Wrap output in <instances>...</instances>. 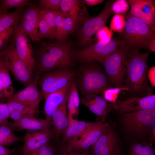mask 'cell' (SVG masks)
<instances>
[{
	"label": "cell",
	"instance_id": "cell-1",
	"mask_svg": "<svg viewBox=\"0 0 155 155\" xmlns=\"http://www.w3.org/2000/svg\"><path fill=\"white\" fill-rule=\"evenodd\" d=\"M73 52L66 41L43 44L36 59V72L40 75L57 69L70 67L73 63Z\"/></svg>",
	"mask_w": 155,
	"mask_h": 155
},
{
	"label": "cell",
	"instance_id": "cell-2",
	"mask_svg": "<svg viewBox=\"0 0 155 155\" xmlns=\"http://www.w3.org/2000/svg\"><path fill=\"white\" fill-rule=\"evenodd\" d=\"M139 49L129 48L123 87L135 94L148 90L147 59L148 52L140 53Z\"/></svg>",
	"mask_w": 155,
	"mask_h": 155
},
{
	"label": "cell",
	"instance_id": "cell-3",
	"mask_svg": "<svg viewBox=\"0 0 155 155\" xmlns=\"http://www.w3.org/2000/svg\"><path fill=\"white\" fill-rule=\"evenodd\" d=\"M80 68L78 84L84 96L90 94L102 95L112 84L102 69L99 66L85 63Z\"/></svg>",
	"mask_w": 155,
	"mask_h": 155
},
{
	"label": "cell",
	"instance_id": "cell-4",
	"mask_svg": "<svg viewBox=\"0 0 155 155\" xmlns=\"http://www.w3.org/2000/svg\"><path fill=\"white\" fill-rule=\"evenodd\" d=\"M125 20L121 40L130 49L148 47L151 40L155 38V28L133 16L129 11L126 13Z\"/></svg>",
	"mask_w": 155,
	"mask_h": 155
},
{
	"label": "cell",
	"instance_id": "cell-5",
	"mask_svg": "<svg viewBox=\"0 0 155 155\" xmlns=\"http://www.w3.org/2000/svg\"><path fill=\"white\" fill-rule=\"evenodd\" d=\"M129 48L124 42L104 60L102 64L108 78L115 87H123Z\"/></svg>",
	"mask_w": 155,
	"mask_h": 155
},
{
	"label": "cell",
	"instance_id": "cell-6",
	"mask_svg": "<svg viewBox=\"0 0 155 155\" xmlns=\"http://www.w3.org/2000/svg\"><path fill=\"white\" fill-rule=\"evenodd\" d=\"M122 113L121 120L123 127L132 135L142 136L150 132L155 124V108Z\"/></svg>",
	"mask_w": 155,
	"mask_h": 155
},
{
	"label": "cell",
	"instance_id": "cell-7",
	"mask_svg": "<svg viewBox=\"0 0 155 155\" xmlns=\"http://www.w3.org/2000/svg\"><path fill=\"white\" fill-rule=\"evenodd\" d=\"M124 43L121 40L112 38L109 42H96L82 49L74 50V59L84 63L98 61L101 64L106 58Z\"/></svg>",
	"mask_w": 155,
	"mask_h": 155
},
{
	"label": "cell",
	"instance_id": "cell-8",
	"mask_svg": "<svg viewBox=\"0 0 155 155\" xmlns=\"http://www.w3.org/2000/svg\"><path fill=\"white\" fill-rule=\"evenodd\" d=\"M113 0L107 1L101 12L96 16L84 22L77 32V42L80 46L85 47L92 44L94 40L93 35L103 27L113 13L111 9Z\"/></svg>",
	"mask_w": 155,
	"mask_h": 155
},
{
	"label": "cell",
	"instance_id": "cell-9",
	"mask_svg": "<svg viewBox=\"0 0 155 155\" xmlns=\"http://www.w3.org/2000/svg\"><path fill=\"white\" fill-rule=\"evenodd\" d=\"M75 73L70 67L57 69L46 72L39 79L40 94L43 97L60 89L75 80Z\"/></svg>",
	"mask_w": 155,
	"mask_h": 155
},
{
	"label": "cell",
	"instance_id": "cell-10",
	"mask_svg": "<svg viewBox=\"0 0 155 155\" xmlns=\"http://www.w3.org/2000/svg\"><path fill=\"white\" fill-rule=\"evenodd\" d=\"M0 54L7 60L9 71L16 79L26 87L28 85L33 78V72L19 58L13 44L7 45Z\"/></svg>",
	"mask_w": 155,
	"mask_h": 155
},
{
	"label": "cell",
	"instance_id": "cell-11",
	"mask_svg": "<svg viewBox=\"0 0 155 155\" xmlns=\"http://www.w3.org/2000/svg\"><path fill=\"white\" fill-rule=\"evenodd\" d=\"M10 41L19 58L30 70L34 72L36 69L34 52L28 36L18 26L15 27Z\"/></svg>",
	"mask_w": 155,
	"mask_h": 155
},
{
	"label": "cell",
	"instance_id": "cell-12",
	"mask_svg": "<svg viewBox=\"0 0 155 155\" xmlns=\"http://www.w3.org/2000/svg\"><path fill=\"white\" fill-rule=\"evenodd\" d=\"M110 126L106 122L100 121L95 127L80 136L69 140L65 145L75 151H81L91 147Z\"/></svg>",
	"mask_w": 155,
	"mask_h": 155
},
{
	"label": "cell",
	"instance_id": "cell-13",
	"mask_svg": "<svg viewBox=\"0 0 155 155\" xmlns=\"http://www.w3.org/2000/svg\"><path fill=\"white\" fill-rule=\"evenodd\" d=\"M93 155H117L121 152L117 135L110 126L91 147Z\"/></svg>",
	"mask_w": 155,
	"mask_h": 155
},
{
	"label": "cell",
	"instance_id": "cell-14",
	"mask_svg": "<svg viewBox=\"0 0 155 155\" xmlns=\"http://www.w3.org/2000/svg\"><path fill=\"white\" fill-rule=\"evenodd\" d=\"M40 75L36 72L31 82L24 89L14 94L10 99L18 101L38 112L42 97L37 87Z\"/></svg>",
	"mask_w": 155,
	"mask_h": 155
},
{
	"label": "cell",
	"instance_id": "cell-15",
	"mask_svg": "<svg viewBox=\"0 0 155 155\" xmlns=\"http://www.w3.org/2000/svg\"><path fill=\"white\" fill-rule=\"evenodd\" d=\"M54 139L52 128L44 130L27 131L24 137L22 152L23 155H29Z\"/></svg>",
	"mask_w": 155,
	"mask_h": 155
},
{
	"label": "cell",
	"instance_id": "cell-16",
	"mask_svg": "<svg viewBox=\"0 0 155 155\" xmlns=\"http://www.w3.org/2000/svg\"><path fill=\"white\" fill-rule=\"evenodd\" d=\"M40 11L38 6L30 4L23 11L17 26L33 42H36V28Z\"/></svg>",
	"mask_w": 155,
	"mask_h": 155
},
{
	"label": "cell",
	"instance_id": "cell-17",
	"mask_svg": "<svg viewBox=\"0 0 155 155\" xmlns=\"http://www.w3.org/2000/svg\"><path fill=\"white\" fill-rule=\"evenodd\" d=\"M115 109L122 113L135 112L155 108V95L150 94L142 97H135L123 101H117L113 104Z\"/></svg>",
	"mask_w": 155,
	"mask_h": 155
},
{
	"label": "cell",
	"instance_id": "cell-18",
	"mask_svg": "<svg viewBox=\"0 0 155 155\" xmlns=\"http://www.w3.org/2000/svg\"><path fill=\"white\" fill-rule=\"evenodd\" d=\"M81 103L101 119L104 123L110 111V106L103 96L90 94L84 96L80 100Z\"/></svg>",
	"mask_w": 155,
	"mask_h": 155
},
{
	"label": "cell",
	"instance_id": "cell-19",
	"mask_svg": "<svg viewBox=\"0 0 155 155\" xmlns=\"http://www.w3.org/2000/svg\"><path fill=\"white\" fill-rule=\"evenodd\" d=\"M73 80L64 87L50 93L44 97L45 102L44 111L46 119L52 121L53 115L63 101Z\"/></svg>",
	"mask_w": 155,
	"mask_h": 155
},
{
	"label": "cell",
	"instance_id": "cell-20",
	"mask_svg": "<svg viewBox=\"0 0 155 155\" xmlns=\"http://www.w3.org/2000/svg\"><path fill=\"white\" fill-rule=\"evenodd\" d=\"M34 115L25 117L17 121L9 122L8 126L12 129L16 128L27 131L44 130L51 128L53 124L52 121L46 119H39Z\"/></svg>",
	"mask_w": 155,
	"mask_h": 155
},
{
	"label": "cell",
	"instance_id": "cell-21",
	"mask_svg": "<svg viewBox=\"0 0 155 155\" xmlns=\"http://www.w3.org/2000/svg\"><path fill=\"white\" fill-rule=\"evenodd\" d=\"M100 121L90 122L75 120L69 124L61 135V145H66L70 140L79 137L98 125Z\"/></svg>",
	"mask_w": 155,
	"mask_h": 155
},
{
	"label": "cell",
	"instance_id": "cell-22",
	"mask_svg": "<svg viewBox=\"0 0 155 155\" xmlns=\"http://www.w3.org/2000/svg\"><path fill=\"white\" fill-rule=\"evenodd\" d=\"M9 71L7 60L0 54V99L8 100L14 94Z\"/></svg>",
	"mask_w": 155,
	"mask_h": 155
},
{
	"label": "cell",
	"instance_id": "cell-23",
	"mask_svg": "<svg viewBox=\"0 0 155 155\" xmlns=\"http://www.w3.org/2000/svg\"><path fill=\"white\" fill-rule=\"evenodd\" d=\"M68 94V92L63 101L52 117V121L53 124L52 129L55 135V139L59 137L69 125L66 108Z\"/></svg>",
	"mask_w": 155,
	"mask_h": 155
},
{
	"label": "cell",
	"instance_id": "cell-24",
	"mask_svg": "<svg viewBox=\"0 0 155 155\" xmlns=\"http://www.w3.org/2000/svg\"><path fill=\"white\" fill-rule=\"evenodd\" d=\"M80 102L78 87L74 80L71 84L69 90L67 104L69 124L77 120L75 117L77 119L78 117Z\"/></svg>",
	"mask_w": 155,
	"mask_h": 155
},
{
	"label": "cell",
	"instance_id": "cell-25",
	"mask_svg": "<svg viewBox=\"0 0 155 155\" xmlns=\"http://www.w3.org/2000/svg\"><path fill=\"white\" fill-rule=\"evenodd\" d=\"M22 9H16L11 12L0 15V32L9 27L17 26L22 17Z\"/></svg>",
	"mask_w": 155,
	"mask_h": 155
},
{
	"label": "cell",
	"instance_id": "cell-26",
	"mask_svg": "<svg viewBox=\"0 0 155 155\" xmlns=\"http://www.w3.org/2000/svg\"><path fill=\"white\" fill-rule=\"evenodd\" d=\"M12 129L6 125H0V145L9 146L21 140Z\"/></svg>",
	"mask_w": 155,
	"mask_h": 155
},
{
	"label": "cell",
	"instance_id": "cell-27",
	"mask_svg": "<svg viewBox=\"0 0 155 155\" xmlns=\"http://www.w3.org/2000/svg\"><path fill=\"white\" fill-rule=\"evenodd\" d=\"M43 38L53 39L49 27L40 11L36 28V42L40 41Z\"/></svg>",
	"mask_w": 155,
	"mask_h": 155
},
{
	"label": "cell",
	"instance_id": "cell-28",
	"mask_svg": "<svg viewBox=\"0 0 155 155\" xmlns=\"http://www.w3.org/2000/svg\"><path fill=\"white\" fill-rule=\"evenodd\" d=\"M63 14L64 18L63 26V40L65 41L68 36L77 28L80 21L73 17Z\"/></svg>",
	"mask_w": 155,
	"mask_h": 155
},
{
	"label": "cell",
	"instance_id": "cell-29",
	"mask_svg": "<svg viewBox=\"0 0 155 155\" xmlns=\"http://www.w3.org/2000/svg\"><path fill=\"white\" fill-rule=\"evenodd\" d=\"M129 155H155L152 145L149 143H137L132 145Z\"/></svg>",
	"mask_w": 155,
	"mask_h": 155
},
{
	"label": "cell",
	"instance_id": "cell-30",
	"mask_svg": "<svg viewBox=\"0 0 155 155\" xmlns=\"http://www.w3.org/2000/svg\"><path fill=\"white\" fill-rule=\"evenodd\" d=\"M30 0H0V8L6 12L10 9H22L31 3Z\"/></svg>",
	"mask_w": 155,
	"mask_h": 155
},
{
	"label": "cell",
	"instance_id": "cell-31",
	"mask_svg": "<svg viewBox=\"0 0 155 155\" xmlns=\"http://www.w3.org/2000/svg\"><path fill=\"white\" fill-rule=\"evenodd\" d=\"M9 113L17 112L34 115L37 113L36 111L16 101L9 99L7 103Z\"/></svg>",
	"mask_w": 155,
	"mask_h": 155
},
{
	"label": "cell",
	"instance_id": "cell-32",
	"mask_svg": "<svg viewBox=\"0 0 155 155\" xmlns=\"http://www.w3.org/2000/svg\"><path fill=\"white\" fill-rule=\"evenodd\" d=\"M51 141L29 155H58L59 144Z\"/></svg>",
	"mask_w": 155,
	"mask_h": 155
},
{
	"label": "cell",
	"instance_id": "cell-33",
	"mask_svg": "<svg viewBox=\"0 0 155 155\" xmlns=\"http://www.w3.org/2000/svg\"><path fill=\"white\" fill-rule=\"evenodd\" d=\"M126 20L122 14H117L114 15L110 24V30L113 32L121 34L125 26Z\"/></svg>",
	"mask_w": 155,
	"mask_h": 155
},
{
	"label": "cell",
	"instance_id": "cell-34",
	"mask_svg": "<svg viewBox=\"0 0 155 155\" xmlns=\"http://www.w3.org/2000/svg\"><path fill=\"white\" fill-rule=\"evenodd\" d=\"M57 11L52 10L40 11L49 27L53 39L55 38L56 18Z\"/></svg>",
	"mask_w": 155,
	"mask_h": 155
},
{
	"label": "cell",
	"instance_id": "cell-35",
	"mask_svg": "<svg viewBox=\"0 0 155 155\" xmlns=\"http://www.w3.org/2000/svg\"><path fill=\"white\" fill-rule=\"evenodd\" d=\"M122 90L128 91L127 88L124 87L109 88L104 92L103 96L107 101L112 102L114 104L117 101V97L120 91Z\"/></svg>",
	"mask_w": 155,
	"mask_h": 155
},
{
	"label": "cell",
	"instance_id": "cell-36",
	"mask_svg": "<svg viewBox=\"0 0 155 155\" xmlns=\"http://www.w3.org/2000/svg\"><path fill=\"white\" fill-rule=\"evenodd\" d=\"M58 155H93L91 147L81 151H75L67 147L66 145L59 143Z\"/></svg>",
	"mask_w": 155,
	"mask_h": 155
},
{
	"label": "cell",
	"instance_id": "cell-37",
	"mask_svg": "<svg viewBox=\"0 0 155 155\" xmlns=\"http://www.w3.org/2000/svg\"><path fill=\"white\" fill-rule=\"evenodd\" d=\"M64 14L62 12L59 11H56V35L55 38L57 41H64L63 39V26Z\"/></svg>",
	"mask_w": 155,
	"mask_h": 155
},
{
	"label": "cell",
	"instance_id": "cell-38",
	"mask_svg": "<svg viewBox=\"0 0 155 155\" xmlns=\"http://www.w3.org/2000/svg\"><path fill=\"white\" fill-rule=\"evenodd\" d=\"M61 0H40L39 8L40 11L52 10L59 11Z\"/></svg>",
	"mask_w": 155,
	"mask_h": 155
},
{
	"label": "cell",
	"instance_id": "cell-39",
	"mask_svg": "<svg viewBox=\"0 0 155 155\" xmlns=\"http://www.w3.org/2000/svg\"><path fill=\"white\" fill-rule=\"evenodd\" d=\"M15 27H11L0 32V51L7 46L13 33Z\"/></svg>",
	"mask_w": 155,
	"mask_h": 155
},
{
	"label": "cell",
	"instance_id": "cell-40",
	"mask_svg": "<svg viewBox=\"0 0 155 155\" xmlns=\"http://www.w3.org/2000/svg\"><path fill=\"white\" fill-rule=\"evenodd\" d=\"M129 8L127 1L125 0H118L114 2L111 10L113 13L125 14Z\"/></svg>",
	"mask_w": 155,
	"mask_h": 155
},
{
	"label": "cell",
	"instance_id": "cell-41",
	"mask_svg": "<svg viewBox=\"0 0 155 155\" xmlns=\"http://www.w3.org/2000/svg\"><path fill=\"white\" fill-rule=\"evenodd\" d=\"M113 34V32L105 26L96 33V38L97 40V42H107L112 38Z\"/></svg>",
	"mask_w": 155,
	"mask_h": 155
},
{
	"label": "cell",
	"instance_id": "cell-42",
	"mask_svg": "<svg viewBox=\"0 0 155 155\" xmlns=\"http://www.w3.org/2000/svg\"><path fill=\"white\" fill-rule=\"evenodd\" d=\"M145 0H129V2L131 6L129 11L133 16L139 18L142 11V6Z\"/></svg>",
	"mask_w": 155,
	"mask_h": 155
},
{
	"label": "cell",
	"instance_id": "cell-43",
	"mask_svg": "<svg viewBox=\"0 0 155 155\" xmlns=\"http://www.w3.org/2000/svg\"><path fill=\"white\" fill-rule=\"evenodd\" d=\"M138 18L147 24L155 28V14L141 11Z\"/></svg>",
	"mask_w": 155,
	"mask_h": 155
},
{
	"label": "cell",
	"instance_id": "cell-44",
	"mask_svg": "<svg viewBox=\"0 0 155 155\" xmlns=\"http://www.w3.org/2000/svg\"><path fill=\"white\" fill-rule=\"evenodd\" d=\"M155 4L154 0H145L142 8L141 11L155 14Z\"/></svg>",
	"mask_w": 155,
	"mask_h": 155
},
{
	"label": "cell",
	"instance_id": "cell-45",
	"mask_svg": "<svg viewBox=\"0 0 155 155\" xmlns=\"http://www.w3.org/2000/svg\"><path fill=\"white\" fill-rule=\"evenodd\" d=\"M9 115V112L7 103L0 102V117L5 121L8 122Z\"/></svg>",
	"mask_w": 155,
	"mask_h": 155
},
{
	"label": "cell",
	"instance_id": "cell-46",
	"mask_svg": "<svg viewBox=\"0 0 155 155\" xmlns=\"http://www.w3.org/2000/svg\"><path fill=\"white\" fill-rule=\"evenodd\" d=\"M30 115H33L20 112H14L9 113V118L13 120L14 121H17L25 117Z\"/></svg>",
	"mask_w": 155,
	"mask_h": 155
},
{
	"label": "cell",
	"instance_id": "cell-47",
	"mask_svg": "<svg viewBox=\"0 0 155 155\" xmlns=\"http://www.w3.org/2000/svg\"><path fill=\"white\" fill-rule=\"evenodd\" d=\"M155 66H154L150 68L147 73V78L151 86L153 87H155Z\"/></svg>",
	"mask_w": 155,
	"mask_h": 155
},
{
	"label": "cell",
	"instance_id": "cell-48",
	"mask_svg": "<svg viewBox=\"0 0 155 155\" xmlns=\"http://www.w3.org/2000/svg\"><path fill=\"white\" fill-rule=\"evenodd\" d=\"M16 150V148L9 149L5 146L0 145V155L13 154Z\"/></svg>",
	"mask_w": 155,
	"mask_h": 155
},
{
	"label": "cell",
	"instance_id": "cell-49",
	"mask_svg": "<svg viewBox=\"0 0 155 155\" xmlns=\"http://www.w3.org/2000/svg\"><path fill=\"white\" fill-rule=\"evenodd\" d=\"M103 0H84L83 3L88 6H94L103 2Z\"/></svg>",
	"mask_w": 155,
	"mask_h": 155
},
{
	"label": "cell",
	"instance_id": "cell-50",
	"mask_svg": "<svg viewBox=\"0 0 155 155\" xmlns=\"http://www.w3.org/2000/svg\"><path fill=\"white\" fill-rule=\"evenodd\" d=\"M149 143L152 145L153 143L154 142L155 140V125L152 127L149 132Z\"/></svg>",
	"mask_w": 155,
	"mask_h": 155
},
{
	"label": "cell",
	"instance_id": "cell-51",
	"mask_svg": "<svg viewBox=\"0 0 155 155\" xmlns=\"http://www.w3.org/2000/svg\"><path fill=\"white\" fill-rule=\"evenodd\" d=\"M152 52H155V38L152 39L149 42L148 47Z\"/></svg>",
	"mask_w": 155,
	"mask_h": 155
},
{
	"label": "cell",
	"instance_id": "cell-52",
	"mask_svg": "<svg viewBox=\"0 0 155 155\" xmlns=\"http://www.w3.org/2000/svg\"><path fill=\"white\" fill-rule=\"evenodd\" d=\"M9 121L7 122L3 120L0 117V125H8Z\"/></svg>",
	"mask_w": 155,
	"mask_h": 155
},
{
	"label": "cell",
	"instance_id": "cell-53",
	"mask_svg": "<svg viewBox=\"0 0 155 155\" xmlns=\"http://www.w3.org/2000/svg\"><path fill=\"white\" fill-rule=\"evenodd\" d=\"M13 155H23L21 149L20 150L17 149L16 151L13 154Z\"/></svg>",
	"mask_w": 155,
	"mask_h": 155
},
{
	"label": "cell",
	"instance_id": "cell-54",
	"mask_svg": "<svg viewBox=\"0 0 155 155\" xmlns=\"http://www.w3.org/2000/svg\"><path fill=\"white\" fill-rule=\"evenodd\" d=\"M7 12H5L3 10L0 8V15L4 13Z\"/></svg>",
	"mask_w": 155,
	"mask_h": 155
},
{
	"label": "cell",
	"instance_id": "cell-55",
	"mask_svg": "<svg viewBox=\"0 0 155 155\" xmlns=\"http://www.w3.org/2000/svg\"><path fill=\"white\" fill-rule=\"evenodd\" d=\"M117 155H123L121 153V152H120Z\"/></svg>",
	"mask_w": 155,
	"mask_h": 155
},
{
	"label": "cell",
	"instance_id": "cell-56",
	"mask_svg": "<svg viewBox=\"0 0 155 155\" xmlns=\"http://www.w3.org/2000/svg\"><path fill=\"white\" fill-rule=\"evenodd\" d=\"M13 154H8L4 155H13Z\"/></svg>",
	"mask_w": 155,
	"mask_h": 155
}]
</instances>
